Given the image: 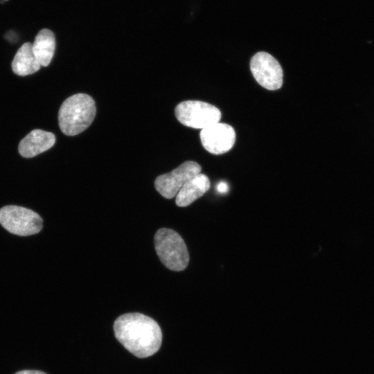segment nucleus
Returning <instances> with one entry per match:
<instances>
[{"label": "nucleus", "mask_w": 374, "mask_h": 374, "mask_svg": "<svg viewBox=\"0 0 374 374\" xmlns=\"http://www.w3.org/2000/svg\"><path fill=\"white\" fill-rule=\"evenodd\" d=\"M114 331L118 341L137 357L154 355L161 345L162 332L159 324L141 313L121 315L114 323Z\"/></svg>", "instance_id": "obj_1"}, {"label": "nucleus", "mask_w": 374, "mask_h": 374, "mask_svg": "<svg viewBox=\"0 0 374 374\" xmlns=\"http://www.w3.org/2000/svg\"><path fill=\"white\" fill-rule=\"evenodd\" d=\"M96 113L94 100L86 93H76L67 98L58 113L61 131L67 136L77 135L93 122Z\"/></svg>", "instance_id": "obj_2"}, {"label": "nucleus", "mask_w": 374, "mask_h": 374, "mask_svg": "<svg viewBox=\"0 0 374 374\" xmlns=\"http://www.w3.org/2000/svg\"><path fill=\"white\" fill-rule=\"evenodd\" d=\"M157 253L168 269L172 271L184 270L189 262V254L181 235L172 229L161 228L154 235Z\"/></svg>", "instance_id": "obj_3"}, {"label": "nucleus", "mask_w": 374, "mask_h": 374, "mask_svg": "<svg viewBox=\"0 0 374 374\" xmlns=\"http://www.w3.org/2000/svg\"><path fill=\"white\" fill-rule=\"evenodd\" d=\"M0 224L12 234L27 236L39 233L42 229L43 220L30 209L10 205L0 208Z\"/></svg>", "instance_id": "obj_4"}, {"label": "nucleus", "mask_w": 374, "mask_h": 374, "mask_svg": "<svg viewBox=\"0 0 374 374\" xmlns=\"http://www.w3.org/2000/svg\"><path fill=\"white\" fill-rule=\"evenodd\" d=\"M177 119L184 125L204 129L219 123L222 114L215 106L199 100H186L178 104L175 110Z\"/></svg>", "instance_id": "obj_5"}, {"label": "nucleus", "mask_w": 374, "mask_h": 374, "mask_svg": "<svg viewBox=\"0 0 374 374\" xmlns=\"http://www.w3.org/2000/svg\"><path fill=\"white\" fill-rule=\"evenodd\" d=\"M251 72L262 87L268 90H277L283 84V69L271 55L260 51L256 53L250 61Z\"/></svg>", "instance_id": "obj_6"}, {"label": "nucleus", "mask_w": 374, "mask_h": 374, "mask_svg": "<svg viewBox=\"0 0 374 374\" xmlns=\"http://www.w3.org/2000/svg\"><path fill=\"white\" fill-rule=\"evenodd\" d=\"M201 170V166L197 163L185 161L171 172L158 176L154 181L155 188L165 198H173L181 188L199 174Z\"/></svg>", "instance_id": "obj_7"}, {"label": "nucleus", "mask_w": 374, "mask_h": 374, "mask_svg": "<svg viewBox=\"0 0 374 374\" xmlns=\"http://www.w3.org/2000/svg\"><path fill=\"white\" fill-rule=\"evenodd\" d=\"M199 137L206 150L213 154H222L234 145L235 132L231 125L217 123L202 129Z\"/></svg>", "instance_id": "obj_8"}, {"label": "nucleus", "mask_w": 374, "mask_h": 374, "mask_svg": "<svg viewBox=\"0 0 374 374\" xmlns=\"http://www.w3.org/2000/svg\"><path fill=\"white\" fill-rule=\"evenodd\" d=\"M55 142V135L42 130H33L19 142L18 150L26 158L33 157L50 149Z\"/></svg>", "instance_id": "obj_9"}, {"label": "nucleus", "mask_w": 374, "mask_h": 374, "mask_svg": "<svg viewBox=\"0 0 374 374\" xmlns=\"http://www.w3.org/2000/svg\"><path fill=\"white\" fill-rule=\"evenodd\" d=\"M209 188L208 177L199 173L181 188L176 195V204L180 207L189 206L206 193Z\"/></svg>", "instance_id": "obj_10"}, {"label": "nucleus", "mask_w": 374, "mask_h": 374, "mask_svg": "<svg viewBox=\"0 0 374 374\" xmlns=\"http://www.w3.org/2000/svg\"><path fill=\"white\" fill-rule=\"evenodd\" d=\"M40 64L35 57L32 43L25 42L17 51L12 62L13 72L21 76H25L37 72L40 69Z\"/></svg>", "instance_id": "obj_11"}, {"label": "nucleus", "mask_w": 374, "mask_h": 374, "mask_svg": "<svg viewBox=\"0 0 374 374\" xmlns=\"http://www.w3.org/2000/svg\"><path fill=\"white\" fill-rule=\"evenodd\" d=\"M32 48L40 65L47 66L51 62L55 50L53 33L47 28L39 30L32 44Z\"/></svg>", "instance_id": "obj_12"}, {"label": "nucleus", "mask_w": 374, "mask_h": 374, "mask_svg": "<svg viewBox=\"0 0 374 374\" xmlns=\"http://www.w3.org/2000/svg\"><path fill=\"white\" fill-rule=\"evenodd\" d=\"M229 190V186L225 181H220L217 185V190L220 193H225Z\"/></svg>", "instance_id": "obj_13"}, {"label": "nucleus", "mask_w": 374, "mask_h": 374, "mask_svg": "<svg viewBox=\"0 0 374 374\" xmlns=\"http://www.w3.org/2000/svg\"><path fill=\"white\" fill-rule=\"evenodd\" d=\"M15 374H46L42 371H35V370H24L19 371Z\"/></svg>", "instance_id": "obj_14"}, {"label": "nucleus", "mask_w": 374, "mask_h": 374, "mask_svg": "<svg viewBox=\"0 0 374 374\" xmlns=\"http://www.w3.org/2000/svg\"><path fill=\"white\" fill-rule=\"evenodd\" d=\"M3 1H8V0H3Z\"/></svg>", "instance_id": "obj_15"}]
</instances>
